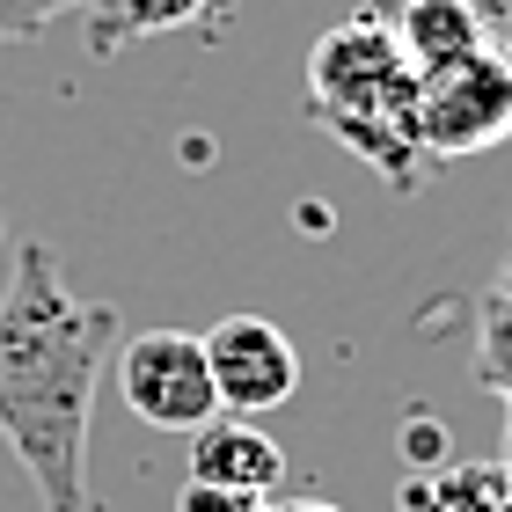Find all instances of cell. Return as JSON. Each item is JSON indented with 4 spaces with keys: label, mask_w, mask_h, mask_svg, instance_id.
Wrapping results in <instances>:
<instances>
[{
    "label": "cell",
    "mask_w": 512,
    "mask_h": 512,
    "mask_svg": "<svg viewBox=\"0 0 512 512\" xmlns=\"http://www.w3.org/2000/svg\"><path fill=\"white\" fill-rule=\"evenodd\" d=\"M118 352V308L66 286L52 242H22L0 293V439L44 512H88V425Z\"/></svg>",
    "instance_id": "obj_1"
},
{
    "label": "cell",
    "mask_w": 512,
    "mask_h": 512,
    "mask_svg": "<svg viewBox=\"0 0 512 512\" xmlns=\"http://www.w3.org/2000/svg\"><path fill=\"white\" fill-rule=\"evenodd\" d=\"M308 125H322L344 154H359L395 198H410L425 183L432 161L417 147V66L403 59V44H395L374 0L315 37Z\"/></svg>",
    "instance_id": "obj_2"
},
{
    "label": "cell",
    "mask_w": 512,
    "mask_h": 512,
    "mask_svg": "<svg viewBox=\"0 0 512 512\" xmlns=\"http://www.w3.org/2000/svg\"><path fill=\"white\" fill-rule=\"evenodd\" d=\"M512 139V59L498 44H476L469 59L417 74V147L425 161H461Z\"/></svg>",
    "instance_id": "obj_3"
},
{
    "label": "cell",
    "mask_w": 512,
    "mask_h": 512,
    "mask_svg": "<svg viewBox=\"0 0 512 512\" xmlns=\"http://www.w3.org/2000/svg\"><path fill=\"white\" fill-rule=\"evenodd\" d=\"M110 374H118L125 410L147 417L154 432H198L205 417H220L205 337H191V330H139Z\"/></svg>",
    "instance_id": "obj_4"
},
{
    "label": "cell",
    "mask_w": 512,
    "mask_h": 512,
    "mask_svg": "<svg viewBox=\"0 0 512 512\" xmlns=\"http://www.w3.org/2000/svg\"><path fill=\"white\" fill-rule=\"evenodd\" d=\"M205 366H213V395L235 417H264L293 403L300 388V352L271 315H220L205 330Z\"/></svg>",
    "instance_id": "obj_5"
},
{
    "label": "cell",
    "mask_w": 512,
    "mask_h": 512,
    "mask_svg": "<svg viewBox=\"0 0 512 512\" xmlns=\"http://www.w3.org/2000/svg\"><path fill=\"white\" fill-rule=\"evenodd\" d=\"M191 483H227V491H278L286 483V447L256 425V417H205L191 432Z\"/></svg>",
    "instance_id": "obj_6"
},
{
    "label": "cell",
    "mask_w": 512,
    "mask_h": 512,
    "mask_svg": "<svg viewBox=\"0 0 512 512\" xmlns=\"http://www.w3.org/2000/svg\"><path fill=\"white\" fill-rule=\"evenodd\" d=\"M227 15H235V0H88L81 8V44H88V59H118L125 44L176 37V30L227 22Z\"/></svg>",
    "instance_id": "obj_7"
},
{
    "label": "cell",
    "mask_w": 512,
    "mask_h": 512,
    "mask_svg": "<svg viewBox=\"0 0 512 512\" xmlns=\"http://www.w3.org/2000/svg\"><path fill=\"white\" fill-rule=\"evenodd\" d=\"M381 22L395 30V44H403V59L425 74V66H447V59H469L483 37V15L476 0H374Z\"/></svg>",
    "instance_id": "obj_8"
},
{
    "label": "cell",
    "mask_w": 512,
    "mask_h": 512,
    "mask_svg": "<svg viewBox=\"0 0 512 512\" xmlns=\"http://www.w3.org/2000/svg\"><path fill=\"white\" fill-rule=\"evenodd\" d=\"M403 512H512L498 461H432V469H410L403 491H395Z\"/></svg>",
    "instance_id": "obj_9"
},
{
    "label": "cell",
    "mask_w": 512,
    "mask_h": 512,
    "mask_svg": "<svg viewBox=\"0 0 512 512\" xmlns=\"http://www.w3.org/2000/svg\"><path fill=\"white\" fill-rule=\"evenodd\" d=\"M476 381L512 410V300L498 293H483L476 308Z\"/></svg>",
    "instance_id": "obj_10"
},
{
    "label": "cell",
    "mask_w": 512,
    "mask_h": 512,
    "mask_svg": "<svg viewBox=\"0 0 512 512\" xmlns=\"http://www.w3.org/2000/svg\"><path fill=\"white\" fill-rule=\"evenodd\" d=\"M88 8V0H0V44H37L59 15Z\"/></svg>",
    "instance_id": "obj_11"
},
{
    "label": "cell",
    "mask_w": 512,
    "mask_h": 512,
    "mask_svg": "<svg viewBox=\"0 0 512 512\" xmlns=\"http://www.w3.org/2000/svg\"><path fill=\"white\" fill-rule=\"evenodd\" d=\"M176 512H271L264 491H227V483H183Z\"/></svg>",
    "instance_id": "obj_12"
},
{
    "label": "cell",
    "mask_w": 512,
    "mask_h": 512,
    "mask_svg": "<svg viewBox=\"0 0 512 512\" xmlns=\"http://www.w3.org/2000/svg\"><path fill=\"white\" fill-rule=\"evenodd\" d=\"M403 461H410V469H432V461H447V432H439V417H432V410H410Z\"/></svg>",
    "instance_id": "obj_13"
},
{
    "label": "cell",
    "mask_w": 512,
    "mask_h": 512,
    "mask_svg": "<svg viewBox=\"0 0 512 512\" xmlns=\"http://www.w3.org/2000/svg\"><path fill=\"white\" fill-rule=\"evenodd\" d=\"M476 15H483V37L512 59V0H476Z\"/></svg>",
    "instance_id": "obj_14"
},
{
    "label": "cell",
    "mask_w": 512,
    "mask_h": 512,
    "mask_svg": "<svg viewBox=\"0 0 512 512\" xmlns=\"http://www.w3.org/2000/svg\"><path fill=\"white\" fill-rule=\"evenodd\" d=\"M498 476H505V498H512V410H505V439H498Z\"/></svg>",
    "instance_id": "obj_15"
},
{
    "label": "cell",
    "mask_w": 512,
    "mask_h": 512,
    "mask_svg": "<svg viewBox=\"0 0 512 512\" xmlns=\"http://www.w3.org/2000/svg\"><path fill=\"white\" fill-rule=\"evenodd\" d=\"M271 512H344V505H330V498H300V505H271Z\"/></svg>",
    "instance_id": "obj_16"
},
{
    "label": "cell",
    "mask_w": 512,
    "mask_h": 512,
    "mask_svg": "<svg viewBox=\"0 0 512 512\" xmlns=\"http://www.w3.org/2000/svg\"><path fill=\"white\" fill-rule=\"evenodd\" d=\"M498 300H512V256H505V264H498V286H491Z\"/></svg>",
    "instance_id": "obj_17"
},
{
    "label": "cell",
    "mask_w": 512,
    "mask_h": 512,
    "mask_svg": "<svg viewBox=\"0 0 512 512\" xmlns=\"http://www.w3.org/2000/svg\"><path fill=\"white\" fill-rule=\"evenodd\" d=\"M0 235H8V213H0Z\"/></svg>",
    "instance_id": "obj_18"
}]
</instances>
